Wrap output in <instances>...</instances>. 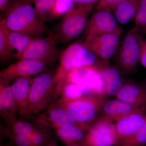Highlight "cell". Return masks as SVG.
<instances>
[{
    "label": "cell",
    "instance_id": "cb8c5ba5",
    "mask_svg": "<svg viewBox=\"0 0 146 146\" xmlns=\"http://www.w3.org/2000/svg\"><path fill=\"white\" fill-rule=\"evenodd\" d=\"M7 123L9 125L7 130L15 134L29 135L37 128L34 125L17 119Z\"/></svg>",
    "mask_w": 146,
    "mask_h": 146
},
{
    "label": "cell",
    "instance_id": "74e56055",
    "mask_svg": "<svg viewBox=\"0 0 146 146\" xmlns=\"http://www.w3.org/2000/svg\"><path fill=\"white\" fill-rule=\"evenodd\" d=\"M143 31L145 33V34L146 35V28L145 29H144Z\"/></svg>",
    "mask_w": 146,
    "mask_h": 146
},
{
    "label": "cell",
    "instance_id": "5bb4252c",
    "mask_svg": "<svg viewBox=\"0 0 146 146\" xmlns=\"http://www.w3.org/2000/svg\"><path fill=\"white\" fill-rule=\"evenodd\" d=\"M47 64L41 61L21 59L0 72V78L10 82L19 78L31 77L44 71Z\"/></svg>",
    "mask_w": 146,
    "mask_h": 146
},
{
    "label": "cell",
    "instance_id": "f35d334b",
    "mask_svg": "<svg viewBox=\"0 0 146 146\" xmlns=\"http://www.w3.org/2000/svg\"><path fill=\"white\" fill-rule=\"evenodd\" d=\"M19 1L21 2H25V0H19Z\"/></svg>",
    "mask_w": 146,
    "mask_h": 146
},
{
    "label": "cell",
    "instance_id": "8992f818",
    "mask_svg": "<svg viewBox=\"0 0 146 146\" xmlns=\"http://www.w3.org/2000/svg\"><path fill=\"white\" fill-rule=\"evenodd\" d=\"M142 39L140 29L135 26L128 32L119 48L117 63L123 72L131 74L140 63V51Z\"/></svg>",
    "mask_w": 146,
    "mask_h": 146
},
{
    "label": "cell",
    "instance_id": "44dd1931",
    "mask_svg": "<svg viewBox=\"0 0 146 146\" xmlns=\"http://www.w3.org/2000/svg\"><path fill=\"white\" fill-rule=\"evenodd\" d=\"M6 35L13 57L19 59L34 37L11 30L6 27Z\"/></svg>",
    "mask_w": 146,
    "mask_h": 146
},
{
    "label": "cell",
    "instance_id": "5b68a950",
    "mask_svg": "<svg viewBox=\"0 0 146 146\" xmlns=\"http://www.w3.org/2000/svg\"><path fill=\"white\" fill-rule=\"evenodd\" d=\"M94 5L74 6L63 16L55 33L58 42L68 43L84 31Z\"/></svg>",
    "mask_w": 146,
    "mask_h": 146
},
{
    "label": "cell",
    "instance_id": "ba28073f",
    "mask_svg": "<svg viewBox=\"0 0 146 146\" xmlns=\"http://www.w3.org/2000/svg\"><path fill=\"white\" fill-rule=\"evenodd\" d=\"M58 43L55 34L50 32L46 36L34 37L19 60L29 59L52 65L58 57Z\"/></svg>",
    "mask_w": 146,
    "mask_h": 146
},
{
    "label": "cell",
    "instance_id": "7402d4cb",
    "mask_svg": "<svg viewBox=\"0 0 146 146\" xmlns=\"http://www.w3.org/2000/svg\"><path fill=\"white\" fill-rule=\"evenodd\" d=\"M140 0H126L114 7L112 11L118 23L125 25L134 18Z\"/></svg>",
    "mask_w": 146,
    "mask_h": 146
},
{
    "label": "cell",
    "instance_id": "9a60e30c",
    "mask_svg": "<svg viewBox=\"0 0 146 146\" xmlns=\"http://www.w3.org/2000/svg\"><path fill=\"white\" fill-rule=\"evenodd\" d=\"M33 78L31 77L19 78L10 85L16 103L17 112L21 117L25 119L29 95Z\"/></svg>",
    "mask_w": 146,
    "mask_h": 146
},
{
    "label": "cell",
    "instance_id": "d6986e66",
    "mask_svg": "<svg viewBox=\"0 0 146 146\" xmlns=\"http://www.w3.org/2000/svg\"><path fill=\"white\" fill-rule=\"evenodd\" d=\"M134 108L135 107L118 99L106 101L102 109L104 114L103 117L110 121H116Z\"/></svg>",
    "mask_w": 146,
    "mask_h": 146
},
{
    "label": "cell",
    "instance_id": "8fae6325",
    "mask_svg": "<svg viewBox=\"0 0 146 146\" xmlns=\"http://www.w3.org/2000/svg\"><path fill=\"white\" fill-rule=\"evenodd\" d=\"M48 107L46 111L35 116V124L40 128H52L55 130L72 126L80 127L67 110L60 106L55 103L50 104Z\"/></svg>",
    "mask_w": 146,
    "mask_h": 146
},
{
    "label": "cell",
    "instance_id": "2e32d148",
    "mask_svg": "<svg viewBox=\"0 0 146 146\" xmlns=\"http://www.w3.org/2000/svg\"><path fill=\"white\" fill-rule=\"evenodd\" d=\"M115 96L135 107L146 105V87L133 82H127L123 84Z\"/></svg>",
    "mask_w": 146,
    "mask_h": 146
},
{
    "label": "cell",
    "instance_id": "3957f363",
    "mask_svg": "<svg viewBox=\"0 0 146 146\" xmlns=\"http://www.w3.org/2000/svg\"><path fill=\"white\" fill-rule=\"evenodd\" d=\"M106 101L104 96L94 95L74 99L61 97L56 103L65 108L79 125L87 131Z\"/></svg>",
    "mask_w": 146,
    "mask_h": 146
},
{
    "label": "cell",
    "instance_id": "e0dca14e",
    "mask_svg": "<svg viewBox=\"0 0 146 146\" xmlns=\"http://www.w3.org/2000/svg\"><path fill=\"white\" fill-rule=\"evenodd\" d=\"M9 82L0 78V113L7 122L16 118L18 114Z\"/></svg>",
    "mask_w": 146,
    "mask_h": 146
},
{
    "label": "cell",
    "instance_id": "1f68e13d",
    "mask_svg": "<svg viewBox=\"0 0 146 146\" xmlns=\"http://www.w3.org/2000/svg\"><path fill=\"white\" fill-rule=\"evenodd\" d=\"M140 63L146 69V39L142 40L141 42Z\"/></svg>",
    "mask_w": 146,
    "mask_h": 146
},
{
    "label": "cell",
    "instance_id": "d4e9b609",
    "mask_svg": "<svg viewBox=\"0 0 146 146\" xmlns=\"http://www.w3.org/2000/svg\"><path fill=\"white\" fill-rule=\"evenodd\" d=\"M55 0H33L35 9L43 21L50 20Z\"/></svg>",
    "mask_w": 146,
    "mask_h": 146
},
{
    "label": "cell",
    "instance_id": "484cf974",
    "mask_svg": "<svg viewBox=\"0 0 146 146\" xmlns=\"http://www.w3.org/2000/svg\"><path fill=\"white\" fill-rule=\"evenodd\" d=\"M74 3L71 0H55L51 13L50 19L64 16L74 7Z\"/></svg>",
    "mask_w": 146,
    "mask_h": 146
},
{
    "label": "cell",
    "instance_id": "4316f807",
    "mask_svg": "<svg viewBox=\"0 0 146 146\" xmlns=\"http://www.w3.org/2000/svg\"><path fill=\"white\" fill-rule=\"evenodd\" d=\"M136 26L143 31L146 28V0H140L135 17Z\"/></svg>",
    "mask_w": 146,
    "mask_h": 146
},
{
    "label": "cell",
    "instance_id": "7c38bea8",
    "mask_svg": "<svg viewBox=\"0 0 146 146\" xmlns=\"http://www.w3.org/2000/svg\"><path fill=\"white\" fill-rule=\"evenodd\" d=\"M111 11L97 7L88 20L84 30L85 37L90 35H100L122 30Z\"/></svg>",
    "mask_w": 146,
    "mask_h": 146
},
{
    "label": "cell",
    "instance_id": "8d00e7d4",
    "mask_svg": "<svg viewBox=\"0 0 146 146\" xmlns=\"http://www.w3.org/2000/svg\"><path fill=\"white\" fill-rule=\"evenodd\" d=\"M69 146H84L82 145H73Z\"/></svg>",
    "mask_w": 146,
    "mask_h": 146
},
{
    "label": "cell",
    "instance_id": "e575fe53",
    "mask_svg": "<svg viewBox=\"0 0 146 146\" xmlns=\"http://www.w3.org/2000/svg\"><path fill=\"white\" fill-rule=\"evenodd\" d=\"M44 146H58V145L57 142L56 140H51L48 141Z\"/></svg>",
    "mask_w": 146,
    "mask_h": 146
},
{
    "label": "cell",
    "instance_id": "ac0fdd59",
    "mask_svg": "<svg viewBox=\"0 0 146 146\" xmlns=\"http://www.w3.org/2000/svg\"><path fill=\"white\" fill-rule=\"evenodd\" d=\"M99 70L104 81L106 95L116 96L123 84L119 71L109 64Z\"/></svg>",
    "mask_w": 146,
    "mask_h": 146
},
{
    "label": "cell",
    "instance_id": "83f0119b",
    "mask_svg": "<svg viewBox=\"0 0 146 146\" xmlns=\"http://www.w3.org/2000/svg\"><path fill=\"white\" fill-rule=\"evenodd\" d=\"M62 97L68 99H74L83 96V93L81 88L74 84L71 82H65L64 84Z\"/></svg>",
    "mask_w": 146,
    "mask_h": 146
},
{
    "label": "cell",
    "instance_id": "f1b7e54d",
    "mask_svg": "<svg viewBox=\"0 0 146 146\" xmlns=\"http://www.w3.org/2000/svg\"><path fill=\"white\" fill-rule=\"evenodd\" d=\"M28 136L33 146H44L48 142V134L41 128H37Z\"/></svg>",
    "mask_w": 146,
    "mask_h": 146
},
{
    "label": "cell",
    "instance_id": "f546056e",
    "mask_svg": "<svg viewBox=\"0 0 146 146\" xmlns=\"http://www.w3.org/2000/svg\"><path fill=\"white\" fill-rule=\"evenodd\" d=\"M7 136L16 146H33L28 135L17 134L7 131Z\"/></svg>",
    "mask_w": 146,
    "mask_h": 146
},
{
    "label": "cell",
    "instance_id": "9c48e42d",
    "mask_svg": "<svg viewBox=\"0 0 146 146\" xmlns=\"http://www.w3.org/2000/svg\"><path fill=\"white\" fill-rule=\"evenodd\" d=\"M118 143L115 124L104 117L92 124L86 132L84 146H114Z\"/></svg>",
    "mask_w": 146,
    "mask_h": 146
},
{
    "label": "cell",
    "instance_id": "277c9868",
    "mask_svg": "<svg viewBox=\"0 0 146 146\" xmlns=\"http://www.w3.org/2000/svg\"><path fill=\"white\" fill-rule=\"evenodd\" d=\"M54 75L44 73L33 78L25 119L31 117L48 107L53 98Z\"/></svg>",
    "mask_w": 146,
    "mask_h": 146
},
{
    "label": "cell",
    "instance_id": "603a6c76",
    "mask_svg": "<svg viewBox=\"0 0 146 146\" xmlns=\"http://www.w3.org/2000/svg\"><path fill=\"white\" fill-rule=\"evenodd\" d=\"M13 57L6 35V26L2 16L0 20V59L2 62H7Z\"/></svg>",
    "mask_w": 146,
    "mask_h": 146
},
{
    "label": "cell",
    "instance_id": "52a82bcc",
    "mask_svg": "<svg viewBox=\"0 0 146 146\" xmlns=\"http://www.w3.org/2000/svg\"><path fill=\"white\" fill-rule=\"evenodd\" d=\"M65 82H71L79 86L84 96H106L101 73L96 67H85L72 71L67 76L64 84Z\"/></svg>",
    "mask_w": 146,
    "mask_h": 146
},
{
    "label": "cell",
    "instance_id": "d6a6232c",
    "mask_svg": "<svg viewBox=\"0 0 146 146\" xmlns=\"http://www.w3.org/2000/svg\"><path fill=\"white\" fill-rule=\"evenodd\" d=\"M78 5H94L99 0H71Z\"/></svg>",
    "mask_w": 146,
    "mask_h": 146
},
{
    "label": "cell",
    "instance_id": "6da1fadb",
    "mask_svg": "<svg viewBox=\"0 0 146 146\" xmlns=\"http://www.w3.org/2000/svg\"><path fill=\"white\" fill-rule=\"evenodd\" d=\"M3 19L7 28L32 37L47 35L50 32L45 21L31 3L19 0L10 3Z\"/></svg>",
    "mask_w": 146,
    "mask_h": 146
},
{
    "label": "cell",
    "instance_id": "836d02e7",
    "mask_svg": "<svg viewBox=\"0 0 146 146\" xmlns=\"http://www.w3.org/2000/svg\"><path fill=\"white\" fill-rule=\"evenodd\" d=\"M10 0H0V10L5 11L10 4Z\"/></svg>",
    "mask_w": 146,
    "mask_h": 146
},
{
    "label": "cell",
    "instance_id": "7a4b0ae2",
    "mask_svg": "<svg viewBox=\"0 0 146 146\" xmlns=\"http://www.w3.org/2000/svg\"><path fill=\"white\" fill-rule=\"evenodd\" d=\"M109 63L97 57L83 44L75 42L68 46L60 56L59 65L54 75L55 86L63 84L68 74L74 70L88 67L100 69Z\"/></svg>",
    "mask_w": 146,
    "mask_h": 146
},
{
    "label": "cell",
    "instance_id": "30bf717a",
    "mask_svg": "<svg viewBox=\"0 0 146 146\" xmlns=\"http://www.w3.org/2000/svg\"><path fill=\"white\" fill-rule=\"evenodd\" d=\"M122 30L100 35H90L86 37L84 46L103 61L109 60L117 52Z\"/></svg>",
    "mask_w": 146,
    "mask_h": 146
},
{
    "label": "cell",
    "instance_id": "4dcf8cb0",
    "mask_svg": "<svg viewBox=\"0 0 146 146\" xmlns=\"http://www.w3.org/2000/svg\"><path fill=\"white\" fill-rule=\"evenodd\" d=\"M125 1L126 0H99L97 7H104L112 11L117 5Z\"/></svg>",
    "mask_w": 146,
    "mask_h": 146
},
{
    "label": "cell",
    "instance_id": "ffe728a7",
    "mask_svg": "<svg viewBox=\"0 0 146 146\" xmlns=\"http://www.w3.org/2000/svg\"><path fill=\"white\" fill-rule=\"evenodd\" d=\"M56 134L67 146L82 145L87 131L79 126H72L55 129Z\"/></svg>",
    "mask_w": 146,
    "mask_h": 146
},
{
    "label": "cell",
    "instance_id": "4fadbf2b",
    "mask_svg": "<svg viewBox=\"0 0 146 146\" xmlns=\"http://www.w3.org/2000/svg\"><path fill=\"white\" fill-rule=\"evenodd\" d=\"M146 121V105L134 108L116 121L118 143L133 136L141 129Z\"/></svg>",
    "mask_w": 146,
    "mask_h": 146
},
{
    "label": "cell",
    "instance_id": "ab89813d",
    "mask_svg": "<svg viewBox=\"0 0 146 146\" xmlns=\"http://www.w3.org/2000/svg\"></svg>",
    "mask_w": 146,
    "mask_h": 146
},
{
    "label": "cell",
    "instance_id": "d590c367",
    "mask_svg": "<svg viewBox=\"0 0 146 146\" xmlns=\"http://www.w3.org/2000/svg\"><path fill=\"white\" fill-rule=\"evenodd\" d=\"M26 1L27 2L29 3H31L32 2H33V0H26Z\"/></svg>",
    "mask_w": 146,
    "mask_h": 146
}]
</instances>
